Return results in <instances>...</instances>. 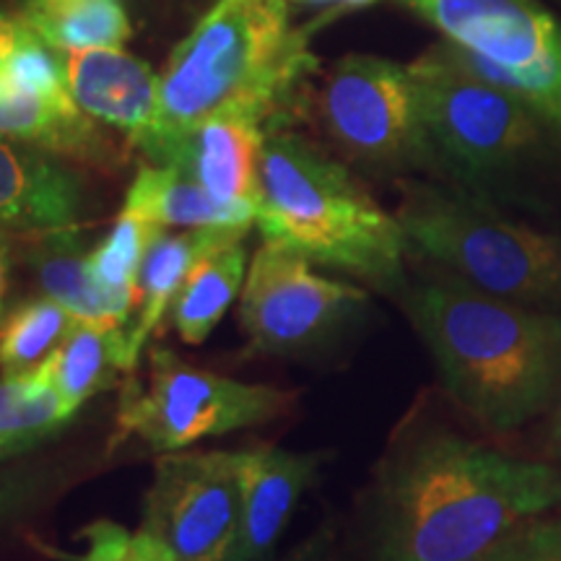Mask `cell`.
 I'll return each mask as SVG.
<instances>
[{"label":"cell","instance_id":"1","mask_svg":"<svg viewBox=\"0 0 561 561\" xmlns=\"http://www.w3.org/2000/svg\"><path fill=\"white\" fill-rule=\"evenodd\" d=\"M557 510V466L421 421L377 466L364 549L367 561H491L517 530Z\"/></svg>","mask_w":561,"mask_h":561},{"label":"cell","instance_id":"2","mask_svg":"<svg viewBox=\"0 0 561 561\" xmlns=\"http://www.w3.org/2000/svg\"><path fill=\"white\" fill-rule=\"evenodd\" d=\"M398 297L445 390L489 432L520 430L561 398V312L491 297L437 265Z\"/></svg>","mask_w":561,"mask_h":561},{"label":"cell","instance_id":"3","mask_svg":"<svg viewBox=\"0 0 561 561\" xmlns=\"http://www.w3.org/2000/svg\"><path fill=\"white\" fill-rule=\"evenodd\" d=\"M314 62L307 32L289 24L286 0H219L161 73L157 136L219 115L280 128Z\"/></svg>","mask_w":561,"mask_h":561},{"label":"cell","instance_id":"4","mask_svg":"<svg viewBox=\"0 0 561 561\" xmlns=\"http://www.w3.org/2000/svg\"><path fill=\"white\" fill-rule=\"evenodd\" d=\"M257 227L265 242L343 271L385 294L409 284L401 221L339 159L299 133L265 130Z\"/></svg>","mask_w":561,"mask_h":561},{"label":"cell","instance_id":"5","mask_svg":"<svg viewBox=\"0 0 561 561\" xmlns=\"http://www.w3.org/2000/svg\"><path fill=\"white\" fill-rule=\"evenodd\" d=\"M396 219L437 268L491 297L561 312V231L512 219L453 182H401Z\"/></svg>","mask_w":561,"mask_h":561},{"label":"cell","instance_id":"6","mask_svg":"<svg viewBox=\"0 0 561 561\" xmlns=\"http://www.w3.org/2000/svg\"><path fill=\"white\" fill-rule=\"evenodd\" d=\"M409 68L434 172L496 203L541 164L553 133L510 89L468 66L450 42Z\"/></svg>","mask_w":561,"mask_h":561},{"label":"cell","instance_id":"7","mask_svg":"<svg viewBox=\"0 0 561 561\" xmlns=\"http://www.w3.org/2000/svg\"><path fill=\"white\" fill-rule=\"evenodd\" d=\"M297 392L250 385L180 359L172 348L153 346L149 375L125 377L112 447L138 439L149 450L180 453L201 439L252 430L284 416Z\"/></svg>","mask_w":561,"mask_h":561},{"label":"cell","instance_id":"8","mask_svg":"<svg viewBox=\"0 0 561 561\" xmlns=\"http://www.w3.org/2000/svg\"><path fill=\"white\" fill-rule=\"evenodd\" d=\"M561 144V21L538 0H405Z\"/></svg>","mask_w":561,"mask_h":561},{"label":"cell","instance_id":"9","mask_svg":"<svg viewBox=\"0 0 561 561\" xmlns=\"http://www.w3.org/2000/svg\"><path fill=\"white\" fill-rule=\"evenodd\" d=\"M367 310V289L322 276L307 257L265 242L244 278L240 325L257 354L310 359L339 346Z\"/></svg>","mask_w":561,"mask_h":561},{"label":"cell","instance_id":"10","mask_svg":"<svg viewBox=\"0 0 561 561\" xmlns=\"http://www.w3.org/2000/svg\"><path fill=\"white\" fill-rule=\"evenodd\" d=\"M320 117L333 144L369 170L434 172L409 66L346 55L320 91Z\"/></svg>","mask_w":561,"mask_h":561},{"label":"cell","instance_id":"11","mask_svg":"<svg viewBox=\"0 0 561 561\" xmlns=\"http://www.w3.org/2000/svg\"><path fill=\"white\" fill-rule=\"evenodd\" d=\"M242 525L240 455L164 453L144 500L149 533L180 561H234Z\"/></svg>","mask_w":561,"mask_h":561},{"label":"cell","instance_id":"12","mask_svg":"<svg viewBox=\"0 0 561 561\" xmlns=\"http://www.w3.org/2000/svg\"><path fill=\"white\" fill-rule=\"evenodd\" d=\"M265 125L242 115L208 117L185 130L161 133L146 146L151 164L174 167L227 203L261 206Z\"/></svg>","mask_w":561,"mask_h":561},{"label":"cell","instance_id":"13","mask_svg":"<svg viewBox=\"0 0 561 561\" xmlns=\"http://www.w3.org/2000/svg\"><path fill=\"white\" fill-rule=\"evenodd\" d=\"M87 191L73 170L37 146L0 136V234L81 229Z\"/></svg>","mask_w":561,"mask_h":561},{"label":"cell","instance_id":"14","mask_svg":"<svg viewBox=\"0 0 561 561\" xmlns=\"http://www.w3.org/2000/svg\"><path fill=\"white\" fill-rule=\"evenodd\" d=\"M68 89L96 123L112 125L144 151L159 133V79L123 47H89L66 55Z\"/></svg>","mask_w":561,"mask_h":561},{"label":"cell","instance_id":"15","mask_svg":"<svg viewBox=\"0 0 561 561\" xmlns=\"http://www.w3.org/2000/svg\"><path fill=\"white\" fill-rule=\"evenodd\" d=\"M242 473V525L234 561H271L305 491L320 479L328 455L273 445L237 450Z\"/></svg>","mask_w":561,"mask_h":561},{"label":"cell","instance_id":"16","mask_svg":"<svg viewBox=\"0 0 561 561\" xmlns=\"http://www.w3.org/2000/svg\"><path fill=\"white\" fill-rule=\"evenodd\" d=\"M79 231H50L24 240V261L37 280L39 294L60 301L79 320L100 322V325H133L136 297L104 289L91 276L89 255L81 248Z\"/></svg>","mask_w":561,"mask_h":561},{"label":"cell","instance_id":"17","mask_svg":"<svg viewBox=\"0 0 561 561\" xmlns=\"http://www.w3.org/2000/svg\"><path fill=\"white\" fill-rule=\"evenodd\" d=\"M0 136L83 164L115 167L121 161L110 138L79 104L42 100L13 87L3 76H0Z\"/></svg>","mask_w":561,"mask_h":561},{"label":"cell","instance_id":"18","mask_svg":"<svg viewBox=\"0 0 561 561\" xmlns=\"http://www.w3.org/2000/svg\"><path fill=\"white\" fill-rule=\"evenodd\" d=\"M244 234L248 229L170 231L159 227L153 231L144 263H140L138 305L130 325V348L136 359H140V351L159 328V322L170 314L172 301L191 276L195 263L221 244L244 240Z\"/></svg>","mask_w":561,"mask_h":561},{"label":"cell","instance_id":"19","mask_svg":"<svg viewBox=\"0 0 561 561\" xmlns=\"http://www.w3.org/2000/svg\"><path fill=\"white\" fill-rule=\"evenodd\" d=\"M123 210L164 229H250L257 221L250 203L214 198L185 172L161 164L140 167Z\"/></svg>","mask_w":561,"mask_h":561},{"label":"cell","instance_id":"20","mask_svg":"<svg viewBox=\"0 0 561 561\" xmlns=\"http://www.w3.org/2000/svg\"><path fill=\"white\" fill-rule=\"evenodd\" d=\"M45 369L68 409L79 413L96 392L115 388L125 377L136 375L138 359L130 348V325L79 320Z\"/></svg>","mask_w":561,"mask_h":561},{"label":"cell","instance_id":"21","mask_svg":"<svg viewBox=\"0 0 561 561\" xmlns=\"http://www.w3.org/2000/svg\"><path fill=\"white\" fill-rule=\"evenodd\" d=\"M248 268V250L242 240L221 244L195 263L170 310L172 325L182 341L201 346L208 339L242 291Z\"/></svg>","mask_w":561,"mask_h":561},{"label":"cell","instance_id":"22","mask_svg":"<svg viewBox=\"0 0 561 561\" xmlns=\"http://www.w3.org/2000/svg\"><path fill=\"white\" fill-rule=\"evenodd\" d=\"M21 16L39 39L62 55L89 47H123L130 37L121 0H26Z\"/></svg>","mask_w":561,"mask_h":561},{"label":"cell","instance_id":"23","mask_svg":"<svg viewBox=\"0 0 561 561\" xmlns=\"http://www.w3.org/2000/svg\"><path fill=\"white\" fill-rule=\"evenodd\" d=\"M76 413L68 409L45 367L0 380V458L53 437Z\"/></svg>","mask_w":561,"mask_h":561},{"label":"cell","instance_id":"24","mask_svg":"<svg viewBox=\"0 0 561 561\" xmlns=\"http://www.w3.org/2000/svg\"><path fill=\"white\" fill-rule=\"evenodd\" d=\"M79 322L73 312L45 294L19 301L0 318V371L24 377L45 367Z\"/></svg>","mask_w":561,"mask_h":561},{"label":"cell","instance_id":"25","mask_svg":"<svg viewBox=\"0 0 561 561\" xmlns=\"http://www.w3.org/2000/svg\"><path fill=\"white\" fill-rule=\"evenodd\" d=\"M159 227L123 210L121 219L104 240L89 252V268L104 289L136 297L138 305V273L144 263L153 231Z\"/></svg>","mask_w":561,"mask_h":561},{"label":"cell","instance_id":"26","mask_svg":"<svg viewBox=\"0 0 561 561\" xmlns=\"http://www.w3.org/2000/svg\"><path fill=\"white\" fill-rule=\"evenodd\" d=\"M0 76L9 79L13 87L37 94L42 100L58 104L76 102L68 89L66 55L60 58V53L45 39H39L30 24L0 62Z\"/></svg>","mask_w":561,"mask_h":561},{"label":"cell","instance_id":"27","mask_svg":"<svg viewBox=\"0 0 561 561\" xmlns=\"http://www.w3.org/2000/svg\"><path fill=\"white\" fill-rule=\"evenodd\" d=\"M491 561H561V515H543L528 523Z\"/></svg>","mask_w":561,"mask_h":561},{"label":"cell","instance_id":"28","mask_svg":"<svg viewBox=\"0 0 561 561\" xmlns=\"http://www.w3.org/2000/svg\"><path fill=\"white\" fill-rule=\"evenodd\" d=\"M87 553L81 561H136V533L110 520H96L83 528Z\"/></svg>","mask_w":561,"mask_h":561},{"label":"cell","instance_id":"29","mask_svg":"<svg viewBox=\"0 0 561 561\" xmlns=\"http://www.w3.org/2000/svg\"><path fill=\"white\" fill-rule=\"evenodd\" d=\"M339 530L333 523H322L312 536H307L305 541L294 546L284 557H273L271 561H339Z\"/></svg>","mask_w":561,"mask_h":561},{"label":"cell","instance_id":"30","mask_svg":"<svg viewBox=\"0 0 561 561\" xmlns=\"http://www.w3.org/2000/svg\"><path fill=\"white\" fill-rule=\"evenodd\" d=\"M136 561H180L164 543L149 536V533H136Z\"/></svg>","mask_w":561,"mask_h":561},{"label":"cell","instance_id":"31","mask_svg":"<svg viewBox=\"0 0 561 561\" xmlns=\"http://www.w3.org/2000/svg\"><path fill=\"white\" fill-rule=\"evenodd\" d=\"M26 30V21L24 16H11V13L0 11V62H3L5 55L13 45H16V39L21 37V32Z\"/></svg>","mask_w":561,"mask_h":561},{"label":"cell","instance_id":"32","mask_svg":"<svg viewBox=\"0 0 561 561\" xmlns=\"http://www.w3.org/2000/svg\"><path fill=\"white\" fill-rule=\"evenodd\" d=\"M546 439H549V453H551L553 466L561 471V398L549 411V434H546Z\"/></svg>","mask_w":561,"mask_h":561},{"label":"cell","instance_id":"33","mask_svg":"<svg viewBox=\"0 0 561 561\" xmlns=\"http://www.w3.org/2000/svg\"><path fill=\"white\" fill-rule=\"evenodd\" d=\"M5 294H9V248L0 234V318L5 314Z\"/></svg>","mask_w":561,"mask_h":561},{"label":"cell","instance_id":"34","mask_svg":"<svg viewBox=\"0 0 561 561\" xmlns=\"http://www.w3.org/2000/svg\"><path fill=\"white\" fill-rule=\"evenodd\" d=\"M301 3H310V5H346V9H351V5H369V3H375V0H301Z\"/></svg>","mask_w":561,"mask_h":561}]
</instances>
